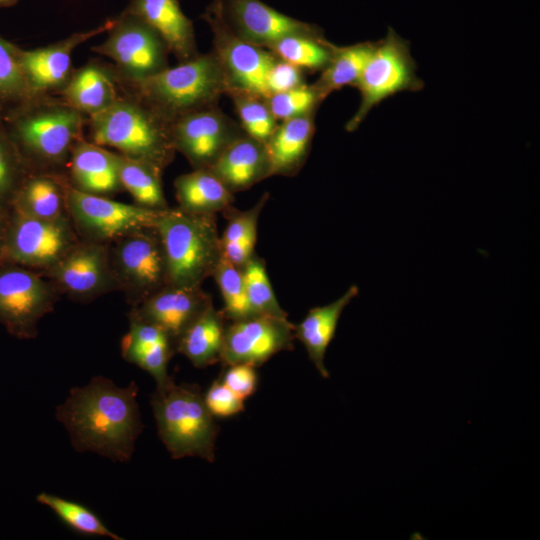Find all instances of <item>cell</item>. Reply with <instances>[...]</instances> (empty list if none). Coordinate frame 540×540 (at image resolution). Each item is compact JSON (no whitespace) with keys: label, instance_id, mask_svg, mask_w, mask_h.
Here are the masks:
<instances>
[{"label":"cell","instance_id":"1","mask_svg":"<svg viewBox=\"0 0 540 540\" xmlns=\"http://www.w3.org/2000/svg\"><path fill=\"white\" fill-rule=\"evenodd\" d=\"M138 386L119 387L103 376L74 387L56 409L78 452H93L112 461L128 462L143 430L137 403Z\"/></svg>","mask_w":540,"mask_h":540},{"label":"cell","instance_id":"2","mask_svg":"<svg viewBox=\"0 0 540 540\" xmlns=\"http://www.w3.org/2000/svg\"><path fill=\"white\" fill-rule=\"evenodd\" d=\"M87 121L59 95H39L3 123L31 174L66 176L71 152L84 139Z\"/></svg>","mask_w":540,"mask_h":540},{"label":"cell","instance_id":"3","mask_svg":"<svg viewBox=\"0 0 540 540\" xmlns=\"http://www.w3.org/2000/svg\"><path fill=\"white\" fill-rule=\"evenodd\" d=\"M117 80L122 91L140 100L171 125L188 113L218 104L220 97L229 91L213 51L199 53L141 80L126 81L118 77Z\"/></svg>","mask_w":540,"mask_h":540},{"label":"cell","instance_id":"4","mask_svg":"<svg viewBox=\"0 0 540 540\" xmlns=\"http://www.w3.org/2000/svg\"><path fill=\"white\" fill-rule=\"evenodd\" d=\"M120 88V87H119ZM89 141L164 170L175 158L171 124L120 89L106 110L88 117Z\"/></svg>","mask_w":540,"mask_h":540},{"label":"cell","instance_id":"5","mask_svg":"<svg viewBox=\"0 0 540 540\" xmlns=\"http://www.w3.org/2000/svg\"><path fill=\"white\" fill-rule=\"evenodd\" d=\"M154 226L162 242L169 284L196 287L212 277L223 256L217 214L169 207Z\"/></svg>","mask_w":540,"mask_h":540},{"label":"cell","instance_id":"6","mask_svg":"<svg viewBox=\"0 0 540 540\" xmlns=\"http://www.w3.org/2000/svg\"><path fill=\"white\" fill-rule=\"evenodd\" d=\"M150 403L158 436L173 459L215 460L219 428L208 411L203 392L195 384H176L171 378L156 386Z\"/></svg>","mask_w":540,"mask_h":540},{"label":"cell","instance_id":"7","mask_svg":"<svg viewBox=\"0 0 540 540\" xmlns=\"http://www.w3.org/2000/svg\"><path fill=\"white\" fill-rule=\"evenodd\" d=\"M423 85L416 74V64L408 42L389 28L385 38L375 43L355 85L361 101L345 129L348 132L356 130L371 109L383 100L399 92L418 91Z\"/></svg>","mask_w":540,"mask_h":540},{"label":"cell","instance_id":"8","mask_svg":"<svg viewBox=\"0 0 540 540\" xmlns=\"http://www.w3.org/2000/svg\"><path fill=\"white\" fill-rule=\"evenodd\" d=\"M110 259L118 291L132 306L169 284L164 250L155 226L110 243Z\"/></svg>","mask_w":540,"mask_h":540},{"label":"cell","instance_id":"9","mask_svg":"<svg viewBox=\"0 0 540 540\" xmlns=\"http://www.w3.org/2000/svg\"><path fill=\"white\" fill-rule=\"evenodd\" d=\"M60 292L40 272L0 262V324L19 339L38 335L40 320L51 313Z\"/></svg>","mask_w":540,"mask_h":540},{"label":"cell","instance_id":"10","mask_svg":"<svg viewBox=\"0 0 540 540\" xmlns=\"http://www.w3.org/2000/svg\"><path fill=\"white\" fill-rule=\"evenodd\" d=\"M107 33V38L91 50L113 62L119 79L141 80L169 67L167 43L139 17L123 11Z\"/></svg>","mask_w":540,"mask_h":540},{"label":"cell","instance_id":"11","mask_svg":"<svg viewBox=\"0 0 540 540\" xmlns=\"http://www.w3.org/2000/svg\"><path fill=\"white\" fill-rule=\"evenodd\" d=\"M79 240L69 217L39 219L10 209L0 262L15 263L42 273Z\"/></svg>","mask_w":540,"mask_h":540},{"label":"cell","instance_id":"12","mask_svg":"<svg viewBox=\"0 0 540 540\" xmlns=\"http://www.w3.org/2000/svg\"><path fill=\"white\" fill-rule=\"evenodd\" d=\"M66 206L80 240L110 244L134 231L152 227L163 210H153L81 192L66 184Z\"/></svg>","mask_w":540,"mask_h":540},{"label":"cell","instance_id":"13","mask_svg":"<svg viewBox=\"0 0 540 540\" xmlns=\"http://www.w3.org/2000/svg\"><path fill=\"white\" fill-rule=\"evenodd\" d=\"M61 295L88 303L118 285L110 259V244L79 240L54 266L41 273Z\"/></svg>","mask_w":540,"mask_h":540},{"label":"cell","instance_id":"14","mask_svg":"<svg viewBox=\"0 0 540 540\" xmlns=\"http://www.w3.org/2000/svg\"><path fill=\"white\" fill-rule=\"evenodd\" d=\"M201 18L212 32V51L225 74L228 92L244 90L268 98L266 76L277 58L269 50L246 42L232 33L211 4Z\"/></svg>","mask_w":540,"mask_h":540},{"label":"cell","instance_id":"15","mask_svg":"<svg viewBox=\"0 0 540 540\" xmlns=\"http://www.w3.org/2000/svg\"><path fill=\"white\" fill-rule=\"evenodd\" d=\"M244 134L239 122L218 104L188 113L171 125L175 150L193 169L210 168L224 150Z\"/></svg>","mask_w":540,"mask_h":540},{"label":"cell","instance_id":"16","mask_svg":"<svg viewBox=\"0 0 540 540\" xmlns=\"http://www.w3.org/2000/svg\"><path fill=\"white\" fill-rule=\"evenodd\" d=\"M294 324L287 317L252 316L226 325L220 362L259 367L282 351L294 349Z\"/></svg>","mask_w":540,"mask_h":540},{"label":"cell","instance_id":"17","mask_svg":"<svg viewBox=\"0 0 540 540\" xmlns=\"http://www.w3.org/2000/svg\"><path fill=\"white\" fill-rule=\"evenodd\" d=\"M210 4L232 33L265 49L285 36L322 33L318 26L287 16L260 0H213Z\"/></svg>","mask_w":540,"mask_h":540},{"label":"cell","instance_id":"18","mask_svg":"<svg viewBox=\"0 0 540 540\" xmlns=\"http://www.w3.org/2000/svg\"><path fill=\"white\" fill-rule=\"evenodd\" d=\"M108 19L96 28L74 33L58 42L33 50L20 48L19 60L25 79L35 96L58 95L70 79L72 53L82 43L105 33L113 25Z\"/></svg>","mask_w":540,"mask_h":540},{"label":"cell","instance_id":"19","mask_svg":"<svg viewBox=\"0 0 540 540\" xmlns=\"http://www.w3.org/2000/svg\"><path fill=\"white\" fill-rule=\"evenodd\" d=\"M212 305L211 296L201 286L168 284L142 303L132 306L129 314L161 328L176 348L186 329Z\"/></svg>","mask_w":540,"mask_h":540},{"label":"cell","instance_id":"20","mask_svg":"<svg viewBox=\"0 0 540 540\" xmlns=\"http://www.w3.org/2000/svg\"><path fill=\"white\" fill-rule=\"evenodd\" d=\"M66 176L73 188L89 194L110 196L124 190L116 153L85 138L74 146Z\"/></svg>","mask_w":540,"mask_h":540},{"label":"cell","instance_id":"21","mask_svg":"<svg viewBox=\"0 0 540 540\" xmlns=\"http://www.w3.org/2000/svg\"><path fill=\"white\" fill-rule=\"evenodd\" d=\"M129 328L121 339L124 360L148 372L156 386L168 382V363L176 353L169 336L158 326L128 313Z\"/></svg>","mask_w":540,"mask_h":540},{"label":"cell","instance_id":"22","mask_svg":"<svg viewBox=\"0 0 540 540\" xmlns=\"http://www.w3.org/2000/svg\"><path fill=\"white\" fill-rule=\"evenodd\" d=\"M124 11L155 29L179 63L199 54L193 23L183 13L178 0H131Z\"/></svg>","mask_w":540,"mask_h":540},{"label":"cell","instance_id":"23","mask_svg":"<svg viewBox=\"0 0 540 540\" xmlns=\"http://www.w3.org/2000/svg\"><path fill=\"white\" fill-rule=\"evenodd\" d=\"M209 169L233 193L272 176L266 145L247 134L229 145Z\"/></svg>","mask_w":540,"mask_h":540},{"label":"cell","instance_id":"24","mask_svg":"<svg viewBox=\"0 0 540 540\" xmlns=\"http://www.w3.org/2000/svg\"><path fill=\"white\" fill-rule=\"evenodd\" d=\"M59 96L87 118L96 115L120 96L116 72L112 65L90 61L73 70Z\"/></svg>","mask_w":540,"mask_h":540},{"label":"cell","instance_id":"25","mask_svg":"<svg viewBox=\"0 0 540 540\" xmlns=\"http://www.w3.org/2000/svg\"><path fill=\"white\" fill-rule=\"evenodd\" d=\"M316 111L278 122L266 148L271 163V173L294 176L304 166L315 133Z\"/></svg>","mask_w":540,"mask_h":540},{"label":"cell","instance_id":"26","mask_svg":"<svg viewBox=\"0 0 540 540\" xmlns=\"http://www.w3.org/2000/svg\"><path fill=\"white\" fill-rule=\"evenodd\" d=\"M358 293V287L351 285L335 301L309 309L303 320L294 325L295 339L304 345L310 361L325 379L330 377L324 363L327 349L335 337L343 310Z\"/></svg>","mask_w":540,"mask_h":540},{"label":"cell","instance_id":"27","mask_svg":"<svg viewBox=\"0 0 540 540\" xmlns=\"http://www.w3.org/2000/svg\"><path fill=\"white\" fill-rule=\"evenodd\" d=\"M178 208L195 214H217L234 202V193L209 169H193L174 181Z\"/></svg>","mask_w":540,"mask_h":540},{"label":"cell","instance_id":"28","mask_svg":"<svg viewBox=\"0 0 540 540\" xmlns=\"http://www.w3.org/2000/svg\"><path fill=\"white\" fill-rule=\"evenodd\" d=\"M67 181L66 176L29 174L18 190L11 209L39 219L67 218Z\"/></svg>","mask_w":540,"mask_h":540},{"label":"cell","instance_id":"29","mask_svg":"<svg viewBox=\"0 0 540 540\" xmlns=\"http://www.w3.org/2000/svg\"><path fill=\"white\" fill-rule=\"evenodd\" d=\"M226 325L222 310L210 306L180 337L176 353L183 354L196 368L220 362Z\"/></svg>","mask_w":540,"mask_h":540},{"label":"cell","instance_id":"30","mask_svg":"<svg viewBox=\"0 0 540 540\" xmlns=\"http://www.w3.org/2000/svg\"><path fill=\"white\" fill-rule=\"evenodd\" d=\"M269 198L266 192L250 209L238 210L230 206L222 212L227 219L220 236L223 256L239 268L255 253L259 216Z\"/></svg>","mask_w":540,"mask_h":540},{"label":"cell","instance_id":"31","mask_svg":"<svg viewBox=\"0 0 540 540\" xmlns=\"http://www.w3.org/2000/svg\"><path fill=\"white\" fill-rule=\"evenodd\" d=\"M375 43L361 42L349 46L334 44L332 55L321 75L312 85L322 100L346 86H355L374 49Z\"/></svg>","mask_w":540,"mask_h":540},{"label":"cell","instance_id":"32","mask_svg":"<svg viewBox=\"0 0 540 540\" xmlns=\"http://www.w3.org/2000/svg\"><path fill=\"white\" fill-rule=\"evenodd\" d=\"M116 158L123 189L130 193L136 205L153 210L169 208L163 192L162 169L119 153Z\"/></svg>","mask_w":540,"mask_h":540},{"label":"cell","instance_id":"33","mask_svg":"<svg viewBox=\"0 0 540 540\" xmlns=\"http://www.w3.org/2000/svg\"><path fill=\"white\" fill-rule=\"evenodd\" d=\"M334 44L323 33L315 35H289L269 45L277 59L311 72L322 71L330 61Z\"/></svg>","mask_w":540,"mask_h":540},{"label":"cell","instance_id":"34","mask_svg":"<svg viewBox=\"0 0 540 540\" xmlns=\"http://www.w3.org/2000/svg\"><path fill=\"white\" fill-rule=\"evenodd\" d=\"M20 48L0 36V119L31 100L32 93L23 74Z\"/></svg>","mask_w":540,"mask_h":540},{"label":"cell","instance_id":"35","mask_svg":"<svg viewBox=\"0 0 540 540\" xmlns=\"http://www.w3.org/2000/svg\"><path fill=\"white\" fill-rule=\"evenodd\" d=\"M36 500L51 509L63 523L78 534L123 540L111 531L94 511L77 501L47 492L39 493Z\"/></svg>","mask_w":540,"mask_h":540},{"label":"cell","instance_id":"36","mask_svg":"<svg viewBox=\"0 0 540 540\" xmlns=\"http://www.w3.org/2000/svg\"><path fill=\"white\" fill-rule=\"evenodd\" d=\"M231 98L243 131L250 137L266 144L278 125L267 98L244 90L227 93Z\"/></svg>","mask_w":540,"mask_h":540},{"label":"cell","instance_id":"37","mask_svg":"<svg viewBox=\"0 0 540 540\" xmlns=\"http://www.w3.org/2000/svg\"><path fill=\"white\" fill-rule=\"evenodd\" d=\"M246 293L254 316L288 317L280 306L263 258L256 253L242 267Z\"/></svg>","mask_w":540,"mask_h":540},{"label":"cell","instance_id":"38","mask_svg":"<svg viewBox=\"0 0 540 540\" xmlns=\"http://www.w3.org/2000/svg\"><path fill=\"white\" fill-rule=\"evenodd\" d=\"M212 277L221 292L227 321H237L254 316L250 308L242 268L222 256Z\"/></svg>","mask_w":540,"mask_h":540},{"label":"cell","instance_id":"39","mask_svg":"<svg viewBox=\"0 0 540 540\" xmlns=\"http://www.w3.org/2000/svg\"><path fill=\"white\" fill-rule=\"evenodd\" d=\"M31 174L0 119V207L10 210L22 183Z\"/></svg>","mask_w":540,"mask_h":540},{"label":"cell","instance_id":"40","mask_svg":"<svg viewBox=\"0 0 540 540\" xmlns=\"http://www.w3.org/2000/svg\"><path fill=\"white\" fill-rule=\"evenodd\" d=\"M322 101L315 87L306 83L271 94L267 98L269 108L278 122L317 111Z\"/></svg>","mask_w":540,"mask_h":540},{"label":"cell","instance_id":"41","mask_svg":"<svg viewBox=\"0 0 540 540\" xmlns=\"http://www.w3.org/2000/svg\"><path fill=\"white\" fill-rule=\"evenodd\" d=\"M203 396L205 405L214 418L233 417L245 410V400L232 392L219 379L210 385Z\"/></svg>","mask_w":540,"mask_h":540},{"label":"cell","instance_id":"42","mask_svg":"<svg viewBox=\"0 0 540 540\" xmlns=\"http://www.w3.org/2000/svg\"><path fill=\"white\" fill-rule=\"evenodd\" d=\"M224 371L219 380L237 396L246 400L252 396L258 387L257 367L237 363L224 366Z\"/></svg>","mask_w":540,"mask_h":540},{"label":"cell","instance_id":"43","mask_svg":"<svg viewBox=\"0 0 540 540\" xmlns=\"http://www.w3.org/2000/svg\"><path fill=\"white\" fill-rule=\"evenodd\" d=\"M303 70L283 60L276 59L266 76L269 96L304 84ZM268 96V97H269Z\"/></svg>","mask_w":540,"mask_h":540},{"label":"cell","instance_id":"44","mask_svg":"<svg viewBox=\"0 0 540 540\" xmlns=\"http://www.w3.org/2000/svg\"><path fill=\"white\" fill-rule=\"evenodd\" d=\"M10 210L0 207V261L2 258Z\"/></svg>","mask_w":540,"mask_h":540},{"label":"cell","instance_id":"45","mask_svg":"<svg viewBox=\"0 0 540 540\" xmlns=\"http://www.w3.org/2000/svg\"><path fill=\"white\" fill-rule=\"evenodd\" d=\"M18 0H0V8L9 7L17 3Z\"/></svg>","mask_w":540,"mask_h":540}]
</instances>
